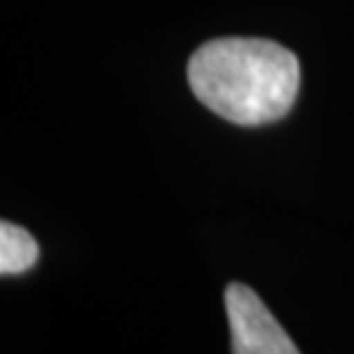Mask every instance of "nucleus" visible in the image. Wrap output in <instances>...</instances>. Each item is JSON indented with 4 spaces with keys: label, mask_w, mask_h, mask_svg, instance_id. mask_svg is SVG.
<instances>
[{
    "label": "nucleus",
    "mask_w": 354,
    "mask_h": 354,
    "mask_svg": "<svg viewBox=\"0 0 354 354\" xmlns=\"http://www.w3.org/2000/svg\"><path fill=\"white\" fill-rule=\"evenodd\" d=\"M187 79L194 97L239 127L273 124L299 92V61L273 39L221 37L192 53Z\"/></svg>",
    "instance_id": "obj_1"
},
{
    "label": "nucleus",
    "mask_w": 354,
    "mask_h": 354,
    "mask_svg": "<svg viewBox=\"0 0 354 354\" xmlns=\"http://www.w3.org/2000/svg\"><path fill=\"white\" fill-rule=\"evenodd\" d=\"M223 299L234 354H302L250 286L228 283Z\"/></svg>",
    "instance_id": "obj_2"
},
{
    "label": "nucleus",
    "mask_w": 354,
    "mask_h": 354,
    "mask_svg": "<svg viewBox=\"0 0 354 354\" xmlns=\"http://www.w3.org/2000/svg\"><path fill=\"white\" fill-rule=\"evenodd\" d=\"M39 247L26 228L16 226L11 221L0 223V273L19 276L37 266Z\"/></svg>",
    "instance_id": "obj_3"
}]
</instances>
